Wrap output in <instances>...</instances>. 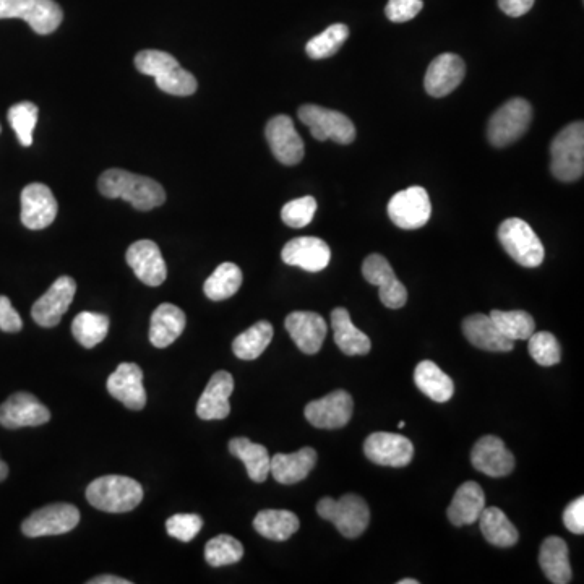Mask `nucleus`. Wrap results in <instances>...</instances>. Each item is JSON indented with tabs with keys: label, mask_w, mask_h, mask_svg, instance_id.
<instances>
[{
	"label": "nucleus",
	"mask_w": 584,
	"mask_h": 584,
	"mask_svg": "<svg viewBox=\"0 0 584 584\" xmlns=\"http://www.w3.org/2000/svg\"><path fill=\"white\" fill-rule=\"evenodd\" d=\"M550 171L555 179L575 182L584 172V124L573 122L560 130L550 145Z\"/></svg>",
	"instance_id": "obj_3"
},
{
	"label": "nucleus",
	"mask_w": 584,
	"mask_h": 584,
	"mask_svg": "<svg viewBox=\"0 0 584 584\" xmlns=\"http://www.w3.org/2000/svg\"><path fill=\"white\" fill-rule=\"evenodd\" d=\"M299 526V518L288 510H262L254 520L255 531L270 541H288L299 531Z\"/></svg>",
	"instance_id": "obj_32"
},
{
	"label": "nucleus",
	"mask_w": 584,
	"mask_h": 584,
	"mask_svg": "<svg viewBox=\"0 0 584 584\" xmlns=\"http://www.w3.org/2000/svg\"><path fill=\"white\" fill-rule=\"evenodd\" d=\"M463 333L469 343L484 351L508 353L515 348L513 341L508 340L507 336L495 327L489 315L474 314L464 318Z\"/></svg>",
	"instance_id": "obj_24"
},
{
	"label": "nucleus",
	"mask_w": 584,
	"mask_h": 584,
	"mask_svg": "<svg viewBox=\"0 0 584 584\" xmlns=\"http://www.w3.org/2000/svg\"><path fill=\"white\" fill-rule=\"evenodd\" d=\"M39 109L30 101L15 104L9 111V122L23 146L33 145V132L38 124Z\"/></svg>",
	"instance_id": "obj_40"
},
{
	"label": "nucleus",
	"mask_w": 584,
	"mask_h": 584,
	"mask_svg": "<svg viewBox=\"0 0 584 584\" xmlns=\"http://www.w3.org/2000/svg\"><path fill=\"white\" fill-rule=\"evenodd\" d=\"M529 354L537 364L542 367H552L559 364L562 359V348L552 333L549 331H534L533 335L528 338Z\"/></svg>",
	"instance_id": "obj_42"
},
{
	"label": "nucleus",
	"mask_w": 584,
	"mask_h": 584,
	"mask_svg": "<svg viewBox=\"0 0 584 584\" xmlns=\"http://www.w3.org/2000/svg\"><path fill=\"white\" fill-rule=\"evenodd\" d=\"M464 73H466V65L463 59L451 52H445L430 62L426 78H424V86L430 96L443 98L461 85Z\"/></svg>",
	"instance_id": "obj_22"
},
{
	"label": "nucleus",
	"mask_w": 584,
	"mask_h": 584,
	"mask_svg": "<svg viewBox=\"0 0 584 584\" xmlns=\"http://www.w3.org/2000/svg\"><path fill=\"white\" fill-rule=\"evenodd\" d=\"M471 463L479 473L490 477H505L515 469V456L511 455L502 438L486 435L479 438L474 445Z\"/></svg>",
	"instance_id": "obj_17"
},
{
	"label": "nucleus",
	"mask_w": 584,
	"mask_h": 584,
	"mask_svg": "<svg viewBox=\"0 0 584 584\" xmlns=\"http://www.w3.org/2000/svg\"><path fill=\"white\" fill-rule=\"evenodd\" d=\"M273 325L267 320L255 323L254 327L245 330L232 343V351L242 361H255L265 353L268 344L273 340Z\"/></svg>",
	"instance_id": "obj_34"
},
{
	"label": "nucleus",
	"mask_w": 584,
	"mask_h": 584,
	"mask_svg": "<svg viewBox=\"0 0 584 584\" xmlns=\"http://www.w3.org/2000/svg\"><path fill=\"white\" fill-rule=\"evenodd\" d=\"M281 258L286 265L299 267L309 273L325 270L331 260L327 242L318 237H296L284 245Z\"/></svg>",
	"instance_id": "obj_20"
},
{
	"label": "nucleus",
	"mask_w": 584,
	"mask_h": 584,
	"mask_svg": "<svg viewBox=\"0 0 584 584\" xmlns=\"http://www.w3.org/2000/svg\"><path fill=\"white\" fill-rule=\"evenodd\" d=\"M229 451L237 460L244 463L247 474L254 482H265L270 476V455L267 448L260 443L250 442L249 438H232L229 442Z\"/></svg>",
	"instance_id": "obj_30"
},
{
	"label": "nucleus",
	"mask_w": 584,
	"mask_h": 584,
	"mask_svg": "<svg viewBox=\"0 0 584 584\" xmlns=\"http://www.w3.org/2000/svg\"><path fill=\"white\" fill-rule=\"evenodd\" d=\"M533 121V108L523 98H513L500 106L490 117L487 137L497 148L511 145L520 140Z\"/></svg>",
	"instance_id": "obj_6"
},
{
	"label": "nucleus",
	"mask_w": 584,
	"mask_h": 584,
	"mask_svg": "<svg viewBox=\"0 0 584 584\" xmlns=\"http://www.w3.org/2000/svg\"><path fill=\"white\" fill-rule=\"evenodd\" d=\"M539 565L550 583L568 584L572 581L568 546L562 537L550 536L542 542Z\"/></svg>",
	"instance_id": "obj_29"
},
{
	"label": "nucleus",
	"mask_w": 584,
	"mask_h": 584,
	"mask_svg": "<svg viewBox=\"0 0 584 584\" xmlns=\"http://www.w3.org/2000/svg\"><path fill=\"white\" fill-rule=\"evenodd\" d=\"M417 583H419V581L411 580V578H408V580L398 581V584H417Z\"/></svg>",
	"instance_id": "obj_54"
},
{
	"label": "nucleus",
	"mask_w": 584,
	"mask_h": 584,
	"mask_svg": "<svg viewBox=\"0 0 584 584\" xmlns=\"http://www.w3.org/2000/svg\"><path fill=\"white\" fill-rule=\"evenodd\" d=\"M486 508V495L477 482H464L460 489L456 490L455 497L448 507V520L455 526H466L479 520L482 510Z\"/></svg>",
	"instance_id": "obj_27"
},
{
	"label": "nucleus",
	"mask_w": 584,
	"mask_h": 584,
	"mask_svg": "<svg viewBox=\"0 0 584 584\" xmlns=\"http://www.w3.org/2000/svg\"><path fill=\"white\" fill-rule=\"evenodd\" d=\"M349 36V28L343 23L328 26L327 30L310 39L305 52L310 59H327L340 51Z\"/></svg>",
	"instance_id": "obj_38"
},
{
	"label": "nucleus",
	"mask_w": 584,
	"mask_h": 584,
	"mask_svg": "<svg viewBox=\"0 0 584 584\" xmlns=\"http://www.w3.org/2000/svg\"><path fill=\"white\" fill-rule=\"evenodd\" d=\"M234 391V378L226 370H219L210 378L207 388L197 403V416L203 421H221L231 414L229 396Z\"/></svg>",
	"instance_id": "obj_23"
},
{
	"label": "nucleus",
	"mask_w": 584,
	"mask_h": 584,
	"mask_svg": "<svg viewBox=\"0 0 584 584\" xmlns=\"http://www.w3.org/2000/svg\"><path fill=\"white\" fill-rule=\"evenodd\" d=\"M499 241L505 252L521 267L536 268L544 262V245L523 219H505L500 224Z\"/></svg>",
	"instance_id": "obj_5"
},
{
	"label": "nucleus",
	"mask_w": 584,
	"mask_h": 584,
	"mask_svg": "<svg viewBox=\"0 0 584 584\" xmlns=\"http://www.w3.org/2000/svg\"><path fill=\"white\" fill-rule=\"evenodd\" d=\"M155 80L159 90L168 93V95L190 96L194 95L198 88L197 78L192 73L182 69L181 65L159 75Z\"/></svg>",
	"instance_id": "obj_43"
},
{
	"label": "nucleus",
	"mask_w": 584,
	"mask_h": 584,
	"mask_svg": "<svg viewBox=\"0 0 584 584\" xmlns=\"http://www.w3.org/2000/svg\"><path fill=\"white\" fill-rule=\"evenodd\" d=\"M317 458V451L310 447L301 448L291 455L278 453L270 460V474L283 486H292L309 476L317 464Z\"/></svg>",
	"instance_id": "obj_25"
},
{
	"label": "nucleus",
	"mask_w": 584,
	"mask_h": 584,
	"mask_svg": "<svg viewBox=\"0 0 584 584\" xmlns=\"http://www.w3.org/2000/svg\"><path fill=\"white\" fill-rule=\"evenodd\" d=\"M477 521L481 524L482 536L486 537V541L492 546L507 549V547L515 546L520 539V534L513 523L499 508H484Z\"/></svg>",
	"instance_id": "obj_33"
},
{
	"label": "nucleus",
	"mask_w": 584,
	"mask_h": 584,
	"mask_svg": "<svg viewBox=\"0 0 584 584\" xmlns=\"http://www.w3.org/2000/svg\"><path fill=\"white\" fill-rule=\"evenodd\" d=\"M109 318L96 312H82L73 318V338L82 344L83 348L91 349L98 346L108 336Z\"/></svg>",
	"instance_id": "obj_36"
},
{
	"label": "nucleus",
	"mask_w": 584,
	"mask_h": 584,
	"mask_svg": "<svg viewBox=\"0 0 584 584\" xmlns=\"http://www.w3.org/2000/svg\"><path fill=\"white\" fill-rule=\"evenodd\" d=\"M242 286V271L236 263H221L210 278L205 281L203 291L205 296L211 301H226L229 297L234 296Z\"/></svg>",
	"instance_id": "obj_35"
},
{
	"label": "nucleus",
	"mask_w": 584,
	"mask_h": 584,
	"mask_svg": "<svg viewBox=\"0 0 584 584\" xmlns=\"http://www.w3.org/2000/svg\"><path fill=\"white\" fill-rule=\"evenodd\" d=\"M244 557V547L241 542L228 534H219L208 541L205 547V560L211 567H226L241 562Z\"/></svg>",
	"instance_id": "obj_39"
},
{
	"label": "nucleus",
	"mask_w": 584,
	"mask_h": 584,
	"mask_svg": "<svg viewBox=\"0 0 584 584\" xmlns=\"http://www.w3.org/2000/svg\"><path fill=\"white\" fill-rule=\"evenodd\" d=\"M88 584H132V581L124 580L119 576L103 575L96 576L93 580L88 581Z\"/></svg>",
	"instance_id": "obj_52"
},
{
	"label": "nucleus",
	"mask_w": 584,
	"mask_h": 584,
	"mask_svg": "<svg viewBox=\"0 0 584 584\" xmlns=\"http://www.w3.org/2000/svg\"><path fill=\"white\" fill-rule=\"evenodd\" d=\"M331 328H333L336 346L346 356H365L370 353L372 343L369 336L354 327L351 315L344 307H338L331 312Z\"/></svg>",
	"instance_id": "obj_28"
},
{
	"label": "nucleus",
	"mask_w": 584,
	"mask_h": 584,
	"mask_svg": "<svg viewBox=\"0 0 584 584\" xmlns=\"http://www.w3.org/2000/svg\"><path fill=\"white\" fill-rule=\"evenodd\" d=\"M187 317L177 305L161 304L151 315L150 341L155 348L171 346L184 333Z\"/></svg>",
	"instance_id": "obj_26"
},
{
	"label": "nucleus",
	"mask_w": 584,
	"mask_h": 584,
	"mask_svg": "<svg viewBox=\"0 0 584 584\" xmlns=\"http://www.w3.org/2000/svg\"><path fill=\"white\" fill-rule=\"evenodd\" d=\"M388 216L401 229L413 231L426 226L432 216L427 190L416 185L393 195L388 203Z\"/></svg>",
	"instance_id": "obj_9"
},
{
	"label": "nucleus",
	"mask_w": 584,
	"mask_h": 584,
	"mask_svg": "<svg viewBox=\"0 0 584 584\" xmlns=\"http://www.w3.org/2000/svg\"><path fill=\"white\" fill-rule=\"evenodd\" d=\"M536 0H499V7L508 17H523L533 9Z\"/></svg>",
	"instance_id": "obj_51"
},
{
	"label": "nucleus",
	"mask_w": 584,
	"mask_h": 584,
	"mask_svg": "<svg viewBox=\"0 0 584 584\" xmlns=\"http://www.w3.org/2000/svg\"><path fill=\"white\" fill-rule=\"evenodd\" d=\"M271 153L284 166H296L304 158L305 148L301 135L297 134L294 122L289 116H276L265 129Z\"/></svg>",
	"instance_id": "obj_16"
},
{
	"label": "nucleus",
	"mask_w": 584,
	"mask_h": 584,
	"mask_svg": "<svg viewBox=\"0 0 584 584\" xmlns=\"http://www.w3.org/2000/svg\"><path fill=\"white\" fill-rule=\"evenodd\" d=\"M353 411V396L348 391L336 390L307 404L304 414L305 419L317 429H341L348 426Z\"/></svg>",
	"instance_id": "obj_10"
},
{
	"label": "nucleus",
	"mask_w": 584,
	"mask_h": 584,
	"mask_svg": "<svg viewBox=\"0 0 584 584\" xmlns=\"http://www.w3.org/2000/svg\"><path fill=\"white\" fill-rule=\"evenodd\" d=\"M364 453L372 463L390 468H404L413 460V442L390 432H375L364 443Z\"/></svg>",
	"instance_id": "obj_13"
},
{
	"label": "nucleus",
	"mask_w": 584,
	"mask_h": 584,
	"mask_svg": "<svg viewBox=\"0 0 584 584\" xmlns=\"http://www.w3.org/2000/svg\"><path fill=\"white\" fill-rule=\"evenodd\" d=\"M284 327L297 348L309 356H314L322 349L328 333L325 318L315 312H292L286 317Z\"/></svg>",
	"instance_id": "obj_21"
},
{
	"label": "nucleus",
	"mask_w": 584,
	"mask_h": 584,
	"mask_svg": "<svg viewBox=\"0 0 584 584\" xmlns=\"http://www.w3.org/2000/svg\"><path fill=\"white\" fill-rule=\"evenodd\" d=\"M7 476H9V466L0 460V482L5 481Z\"/></svg>",
	"instance_id": "obj_53"
},
{
	"label": "nucleus",
	"mask_w": 584,
	"mask_h": 584,
	"mask_svg": "<svg viewBox=\"0 0 584 584\" xmlns=\"http://www.w3.org/2000/svg\"><path fill=\"white\" fill-rule=\"evenodd\" d=\"M416 387L437 403H447L455 393V383L435 362L422 361L414 370Z\"/></svg>",
	"instance_id": "obj_31"
},
{
	"label": "nucleus",
	"mask_w": 584,
	"mask_h": 584,
	"mask_svg": "<svg viewBox=\"0 0 584 584\" xmlns=\"http://www.w3.org/2000/svg\"><path fill=\"white\" fill-rule=\"evenodd\" d=\"M563 523L573 534L584 533V497L573 500L563 511Z\"/></svg>",
	"instance_id": "obj_50"
},
{
	"label": "nucleus",
	"mask_w": 584,
	"mask_h": 584,
	"mask_svg": "<svg viewBox=\"0 0 584 584\" xmlns=\"http://www.w3.org/2000/svg\"><path fill=\"white\" fill-rule=\"evenodd\" d=\"M86 500L106 513H127L142 503L143 487L132 477L111 474L98 477L86 487Z\"/></svg>",
	"instance_id": "obj_2"
},
{
	"label": "nucleus",
	"mask_w": 584,
	"mask_h": 584,
	"mask_svg": "<svg viewBox=\"0 0 584 584\" xmlns=\"http://www.w3.org/2000/svg\"><path fill=\"white\" fill-rule=\"evenodd\" d=\"M125 258H127V263L134 270L138 280L146 286L156 288L166 281L168 267H166L161 250L155 242L148 241V239L135 242V244L130 245Z\"/></svg>",
	"instance_id": "obj_18"
},
{
	"label": "nucleus",
	"mask_w": 584,
	"mask_h": 584,
	"mask_svg": "<svg viewBox=\"0 0 584 584\" xmlns=\"http://www.w3.org/2000/svg\"><path fill=\"white\" fill-rule=\"evenodd\" d=\"M98 189L104 197L122 198L135 210L150 211L166 202L163 185L150 177L138 176L124 169H109L99 177Z\"/></svg>",
	"instance_id": "obj_1"
},
{
	"label": "nucleus",
	"mask_w": 584,
	"mask_h": 584,
	"mask_svg": "<svg viewBox=\"0 0 584 584\" xmlns=\"http://www.w3.org/2000/svg\"><path fill=\"white\" fill-rule=\"evenodd\" d=\"M489 317L492 318L495 327L499 328L513 343L518 340H528L529 336L536 331L533 315H529L524 310H511V312L492 310Z\"/></svg>",
	"instance_id": "obj_37"
},
{
	"label": "nucleus",
	"mask_w": 584,
	"mask_h": 584,
	"mask_svg": "<svg viewBox=\"0 0 584 584\" xmlns=\"http://www.w3.org/2000/svg\"><path fill=\"white\" fill-rule=\"evenodd\" d=\"M135 65H137L138 72L156 78L181 64L177 62L176 57H172L168 52L148 49V51L138 52L137 57H135Z\"/></svg>",
	"instance_id": "obj_45"
},
{
	"label": "nucleus",
	"mask_w": 584,
	"mask_h": 584,
	"mask_svg": "<svg viewBox=\"0 0 584 584\" xmlns=\"http://www.w3.org/2000/svg\"><path fill=\"white\" fill-rule=\"evenodd\" d=\"M62 20H64V12L54 0H36L33 12L26 23L38 35H51L61 26Z\"/></svg>",
	"instance_id": "obj_41"
},
{
	"label": "nucleus",
	"mask_w": 584,
	"mask_h": 584,
	"mask_svg": "<svg viewBox=\"0 0 584 584\" xmlns=\"http://www.w3.org/2000/svg\"><path fill=\"white\" fill-rule=\"evenodd\" d=\"M0 132H2V127H0Z\"/></svg>",
	"instance_id": "obj_56"
},
{
	"label": "nucleus",
	"mask_w": 584,
	"mask_h": 584,
	"mask_svg": "<svg viewBox=\"0 0 584 584\" xmlns=\"http://www.w3.org/2000/svg\"><path fill=\"white\" fill-rule=\"evenodd\" d=\"M404 426H406V424H404V421H401L400 424H398V429H404Z\"/></svg>",
	"instance_id": "obj_55"
},
{
	"label": "nucleus",
	"mask_w": 584,
	"mask_h": 584,
	"mask_svg": "<svg viewBox=\"0 0 584 584\" xmlns=\"http://www.w3.org/2000/svg\"><path fill=\"white\" fill-rule=\"evenodd\" d=\"M424 9L422 0H388L385 15L393 23H404L417 17Z\"/></svg>",
	"instance_id": "obj_47"
},
{
	"label": "nucleus",
	"mask_w": 584,
	"mask_h": 584,
	"mask_svg": "<svg viewBox=\"0 0 584 584\" xmlns=\"http://www.w3.org/2000/svg\"><path fill=\"white\" fill-rule=\"evenodd\" d=\"M56 197L48 185L35 184L26 185L22 192V223L25 228L31 231H41L54 223L57 216Z\"/></svg>",
	"instance_id": "obj_15"
},
{
	"label": "nucleus",
	"mask_w": 584,
	"mask_h": 584,
	"mask_svg": "<svg viewBox=\"0 0 584 584\" xmlns=\"http://www.w3.org/2000/svg\"><path fill=\"white\" fill-rule=\"evenodd\" d=\"M318 516L331 521L336 529L348 539H356L364 533L370 523L369 505L356 494H346L340 500L323 497L317 503Z\"/></svg>",
	"instance_id": "obj_4"
},
{
	"label": "nucleus",
	"mask_w": 584,
	"mask_h": 584,
	"mask_svg": "<svg viewBox=\"0 0 584 584\" xmlns=\"http://www.w3.org/2000/svg\"><path fill=\"white\" fill-rule=\"evenodd\" d=\"M202 526V518L194 513H179L166 521L169 536L182 542L194 541L198 533L202 531Z\"/></svg>",
	"instance_id": "obj_46"
},
{
	"label": "nucleus",
	"mask_w": 584,
	"mask_h": 584,
	"mask_svg": "<svg viewBox=\"0 0 584 584\" xmlns=\"http://www.w3.org/2000/svg\"><path fill=\"white\" fill-rule=\"evenodd\" d=\"M317 211L314 197H301L286 203L281 210V219L289 228L301 229L309 226Z\"/></svg>",
	"instance_id": "obj_44"
},
{
	"label": "nucleus",
	"mask_w": 584,
	"mask_h": 584,
	"mask_svg": "<svg viewBox=\"0 0 584 584\" xmlns=\"http://www.w3.org/2000/svg\"><path fill=\"white\" fill-rule=\"evenodd\" d=\"M77 292V283L70 276H61L52 283L46 294L39 297L31 309V317L39 327L54 328L61 323L62 315L69 310Z\"/></svg>",
	"instance_id": "obj_12"
},
{
	"label": "nucleus",
	"mask_w": 584,
	"mask_h": 584,
	"mask_svg": "<svg viewBox=\"0 0 584 584\" xmlns=\"http://www.w3.org/2000/svg\"><path fill=\"white\" fill-rule=\"evenodd\" d=\"M362 275L365 281L380 289V301L388 309H401L408 301V291L404 284L396 278L387 258L380 254H372L365 258L362 265Z\"/></svg>",
	"instance_id": "obj_11"
},
{
	"label": "nucleus",
	"mask_w": 584,
	"mask_h": 584,
	"mask_svg": "<svg viewBox=\"0 0 584 584\" xmlns=\"http://www.w3.org/2000/svg\"><path fill=\"white\" fill-rule=\"evenodd\" d=\"M299 119L302 124L307 125L310 134L318 142L340 143L349 145L356 138V127L348 116L343 112L333 111V109L322 108L315 104H305L299 109Z\"/></svg>",
	"instance_id": "obj_7"
},
{
	"label": "nucleus",
	"mask_w": 584,
	"mask_h": 584,
	"mask_svg": "<svg viewBox=\"0 0 584 584\" xmlns=\"http://www.w3.org/2000/svg\"><path fill=\"white\" fill-rule=\"evenodd\" d=\"M22 328V317L13 309L9 297L0 296V330L5 333H18Z\"/></svg>",
	"instance_id": "obj_48"
},
{
	"label": "nucleus",
	"mask_w": 584,
	"mask_h": 584,
	"mask_svg": "<svg viewBox=\"0 0 584 584\" xmlns=\"http://www.w3.org/2000/svg\"><path fill=\"white\" fill-rule=\"evenodd\" d=\"M112 398L121 401L125 408L140 411L145 408L146 391L143 385V370L134 362L119 365L106 383Z\"/></svg>",
	"instance_id": "obj_19"
},
{
	"label": "nucleus",
	"mask_w": 584,
	"mask_h": 584,
	"mask_svg": "<svg viewBox=\"0 0 584 584\" xmlns=\"http://www.w3.org/2000/svg\"><path fill=\"white\" fill-rule=\"evenodd\" d=\"M80 523V511L70 503H54L39 508L22 524L26 537L61 536L70 533Z\"/></svg>",
	"instance_id": "obj_8"
},
{
	"label": "nucleus",
	"mask_w": 584,
	"mask_h": 584,
	"mask_svg": "<svg viewBox=\"0 0 584 584\" xmlns=\"http://www.w3.org/2000/svg\"><path fill=\"white\" fill-rule=\"evenodd\" d=\"M51 419L49 409L31 393H15L0 404V426L5 429L43 426Z\"/></svg>",
	"instance_id": "obj_14"
},
{
	"label": "nucleus",
	"mask_w": 584,
	"mask_h": 584,
	"mask_svg": "<svg viewBox=\"0 0 584 584\" xmlns=\"http://www.w3.org/2000/svg\"><path fill=\"white\" fill-rule=\"evenodd\" d=\"M36 0H0V20L7 18H22L28 20Z\"/></svg>",
	"instance_id": "obj_49"
}]
</instances>
